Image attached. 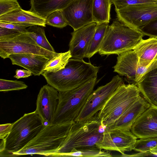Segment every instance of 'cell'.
<instances>
[{
	"label": "cell",
	"mask_w": 157,
	"mask_h": 157,
	"mask_svg": "<svg viewBox=\"0 0 157 157\" xmlns=\"http://www.w3.org/2000/svg\"><path fill=\"white\" fill-rule=\"evenodd\" d=\"M74 0H30L29 10L46 19L52 12L62 10Z\"/></svg>",
	"instance_id": "22"
},
{
	"label": "cell",
	"mask_w": 157,
	"mask_h": 157,
	"mask_svg": "<svg viewBox=\"0 0 157 157\" xmlns=\"http://www.w3.org/2000/svg\"><path fill=\"white\" fill-rule=\"evenodd\" d=\"M112 157L109 151L101 150L98 147L72 150L69 153L61 154L57 157Z\"/></svg>",
	"instance_id": "27"
},
{
	"label": "cell",
	"mask_w": 157,
	"mask_h": 157,
	"mask_svg": "<svg viewBox=\"0 0 157 157\" xmlns=\"http://www.w3.org/2000/svg\"><path fill=\"white\" fill-rule=\"evenodd\" d=\"M157 146V137L137 140L133 150L138 152L151 151Z\"/></svg>",
	"instance_id": "29"
},
{
	"label": "cell",
	"mask_w": 157,
	"mask_h": 157,
	"mask_svg": "<svg viewBox=\"0 0 157 157\" xmlns=\"http://www.w3.org/2000/svg\"><path fill=\"white\" fill-rule=\"evenodd\" d=\"M96 26L93 22L71 33L69 46L72 58L82 59L86 57Z\"/></svg>",
	"instance_id": "15"
},
{
	"label": "cell",
	"mask_w": 157,
	"mask_h": 157,
	"mask_svg": "<svg viewBox=\"0 0 157 157\" xmlns=\"http://www.w3.org/2000/svg\"><path fill=\"white\" fill-rule=\"evenodd\" d=\"M136 85L145 99L157 106V68L146 73Z\"/></svg>",
	"instance_id": "21"
},
{
	"label": "cell",
	"mask_w": 157,
	"mask_h": 157,
	"mask_svg": "<svg viewBox=\"0 0 157 157\" xmlns=\"http://www.w3.org/2000/svg\"><path fill=\"white\" fill-rule=\"evenodd\" d=\"M37 25L31 26L27 29L26 33L39 45L48 51L55 52L53 48L47 40L44 28Z\"/></svg>",
	"instance_id": "26"
},
{
	"label": "cell",
	"mask_w": 157,
	"mask_h": 157,
	"mask_svg": "<svg viewBox=\"0 0 157 157\" xmlns=\"http://www.w3.org/2000/svg\"><path fill=\"white\" fill-rule=\"evenodd\" d=\"M46 24L54 27L62 28L68 25L62 10L55 11L46 18Z\"/></svg>",
	"instance_id": "28"
},
{
	"label": "cell",
	"mask_w": 157,
	"mask_h": 157,
	"mask_svg": "<svg viewBox=\"0 0 157 157\" xmlns=\"http://www.w3.org/2000/svg\"><path fill=\"white\" fill-rule=\"evenodd\" d=\"M12 123H6L0 125V139H5L10 133Z\"/></svg>",
	"instance_id": "36"
},
{
	"label": "cell",
	"mask_w": 157,
	"mask_h": 157,
	"mask_svg": "<svg viewBox=\"0 0 157 157\" xmlns=\"http://www.w3.org/2000/svg\"><path fill=\"white\" fill-rule=\"evenodd\" d=\"M109 23L96 24L95 33L90 43L85 57L90 58L98 52L106 34Z\"/></svg>",
	"instance_id": "24"
},
{
	"label": "cell",
	"mask_w": 157,
	"mask_h": 157,
	"mask_svg": "<svg viewBox=\"0 0 157 157\" xmlns=\"http://www.w3.org/2000/svg\"><path fill=\"white\" fill-rule=\"evenodd\" d=\"M111 0H93V22L96 24L109 22Z\"/></svg>",
	"instance_id": "23"
},
{
	"label": "cell",
	"mask_w": 157,
	"mask_h": 157,
	"mask_svg": "<svg viewBox=\"0 0 157 157\" xmlns=\"http://www.w3.org/2000/svg\"><path fill=\"white\" fill-rule=\"evenodd\" d=\"M12 64L21 66L30 71L35 76H40L46 63L47 57L31 54H12L8 56Z\"/></svg>",
	"instance_id": "18"
},
{
	"label": "cell",
	"mask_w": 157,
	"mask_h": 157,
	"mask_svg": "<svg viewBox=\"0 0 157 157\" xmlns=\"http://www.w3.org/2000/svg\"><path fill=\"white\" fill-rule=\"evenodd\" d=\"M106 128L101 123L98 113L86 121L75 122L63 144L52 156L57 157L74 149L99 148Z\"/></svg>",
	"instance_id": "1"
},
{
	"label": "cell",
	"mask_w": 157,
	"mask_h": 157,
	"mask_svg": "<svg viewBox=\"0 0 157 157\" xmlns=\"http://www.w3.org/2000/svg\"><path fill=\"white\" fill-rule=\"evenodd\" d=\"M45 125L35 111L25 114L12 123L11 131L5 139L6 147L3 152H6V156H12L13 153L23 148Z\"/></svg>",
	"instance_id": "6"
},
{
	"label": "cell",
	"mask_w": 157,
	"mask_h": 157,
	"mask_svg": "<svg viewBox=\"0 0 157 157\" xmlns=\"http://www.w3.org/2000/svg\"><path fill=\"white\" fill-rule=\"evenodd\" d=\"M21 8L17 0H0V16Z\"/></svg>",
	"instance_id": "31"
},
{
	"label": "cell",
	"mask_w": 157,
	"mask_h": 157,
	"mask_svg": "<svg viewBox=\"0 0 157 157\" xmlns=\"http://www.w3.org/2000/svg\"><path fill=\"white\" fill-rule=\"evenodd\" d=\"M99 68L83 59L70 58L65 68L55 72L43 71L48 84L59 92L75 89L97 78Z\"/></svg>",
	"instance_id": "2"
},
{
	"label": "cell",
	"mask_w": 157,
	"mask_h": 157,
	"mask_svg": "<svg viewBox=\"0 0 157 157\" xmlns=\"http://www.w3.org/2000/svg\"><path fill=\"white\" fill-rule=\"evenodd\" d=\"M71 58L72 56L69 50L66 52L58 53L46 63L43 71L56 72L64 68Z\"/></svg>",
	"instance_id": "25"
},
{
	"label": "cell",
	"mask_w": 157,
	"mask_h": 157,
	"mask_svg": "<svg viewBox=\"0 0 157 157\" xmlns=\"http://www.w3.org/2000/svg\"><path fill=\"white\" fill-rule=\"evenodd\" d=\"M115 9H120L130 5L140 4L156 3L157 0H111Z\"/></svg>",
	"instance_id": "32"
},
{
	"label": "cell",
	"mask_w": 157,
	"mask_h": 157,
	"mask_svg": "<svg viewBox=\"0 0 157 157\" xmlns=\"http://www.w3.org/2000/svg\"><path fill=\"white\" fill-rule=\"evenodd\" d=\"M137 85L123 83L115 90L98 113L102 124L106 127L113 124L140 95Z\"/></svg>",
	"instance_id": "7"
},
{
	"label": "cell",
	"mask_w": 157,
	"mask_h": 157,
	"mask_svg": "<svg viewBox=\"0 0 157 157\" xmlns=\"http://www.w3.org/2000/svg\"><path fill=\"white\" fill-rule=\"evenodd\" d=\"M144 36L139 29L130 27L117 19L109 26L98 52L101 55H118L133 50Z\"/></svg>",
	"instance_id": "5"
},
{
	"label": "cell",
	"mask_w": 157,
	"mask_h": 157,
	"mask_svg": "<svg viewBox=\"0 0 157 157\" xmlns=\"http://www.w3.org/2000/svg\"><path fill=\"white\" fill-rule=\"evenodd\" d=\"M97 78L72 90L59 92V101L52 124L73 123L93 91Z\"/></svg>",
	"instance_id": "3"
},
{
	"label": "cell",
	"mask_w": 157,
	"mask_h": 157,
	"mask_svg": "<svg viewBox=\"0 0 157 157\" xmlns=\"http://www.w3.org/2000/svg\"><path fill=\"white\" fill-rule=\"evenodd\" d=\"M16 54H31L45 56L50 59L56 55L39 45L26 33H21L10 38L0 39V56L4 59Z\"/></svg>",
	"instance_id": "8"
},
{
	"label": "cell",
	"mask_w": 157,
	"mask_h": 157,
	"mask_svg": "<svg viewBox=\"0 0 157 157\" xmlns=\"http://www.w3.org/2000/svg\"><path fill=\"white\" fill-rule=\"evenodd\" d=\"M123 83L122 78L117 75L109 82L93 91L75 121H86L92 117L101 109L115 90Z\"/></svg>",
	"instance_id": "9"
},
{
	"label": "cell",
	"mask_w": 157,
	"mask_h": 157,
	"mask_svg": "<svg viewBox=\"0 0 157 157\" xmlns=\"http://www.w3.org/2000/svg\"><path fill=\"white\" fill-rule=\"evenodd\" d=\"M115 10L119 20L138 29L157 18V3L130 5Z\"/></svg>",
	"instance_id": "10"
},
{
	"label": "cell",
	"mask_w": 157,
	"mask_h": 157,
	"mask_svg": "<svg viewBox=\"0 0 157 157\" xmlns=\"http://www.w3.org/2000/svg\"><path fill=\"white\" fill-rule=\"evenodd\" d=\"M92 3L93 0H74L62 10L74 31L94 22Z\"/></svg>",
	"instance_id": "12"
},
{
	"label": "cell",
	"mask_w": 157,
	"mask_h": 157,
	"mask_svg": "<svg viewBox=\"0 0 157 157\" xmlns=\"http://www.w3.org/2000/svg\"><path fill=\"white\" fill-rule=\"evenodd\" d=\"M153 155H157V146L151 150Z\"/></svg>",
	"instance_id": "40"
},
{
	"label": "cell",
	"mask_w": 157,
	"mask_h": 157,
	"mask_svg": "<svg viewBox=\"0 0 157 157\" xmlns=\"http://www.w3.org/2000/svg\"><path fill=\"white\" fill-rule=\"evenodd\" d=\"M116 65L113 67L114 72L136 84L148 71L157 68V59L150 65H140L136 53L131 50L118 55Z\"/></svg>",
	"instance_id": "11"
},
{
	"label": "cell",
	"mask_w": 157,
	"mask_h": 157,
	"mask_svg": "<svg viewBox=\"0 0 157 157\" xmlns=\"http://www.w3.org/2000/svg\"><path fill=\"white\" fill-rule=\"evenodd\" d=\"M153 154L151 151L143 152H138L137 153L131 155H126L124 153L122 154V156L123 157H140L150 155Z\"/></svg>",
	"instance_id": "38"
},
{
	"label": "cell",
	"mask_w": 157,
	"mask_h": 157,
	"mask_svg": "<svg viewBox=\"0 0 157 157\" xmlns=\"http://www.w3.org/2000/svg\"><path fill=\"white\" fill-rule=\"evenodd\" d=\"M131 131L137 139L157 137V106L151 104L135 121Z\"/></svg>",
	"instance_id": "16"
},
{
	"label": "cell",
	"mask_w": 157,
	"mask_h": 157,
	"mask_svg": "<svg viewBox=\"0 0 157 157\" xmlns=\"http://www.w3.org/2000/svg\"><path fill=\"white\" fill-rule=\"evenodd\" d=\"M21 33L17 31L0 27V39H5L13 37Z\"/></svg>",
	"instance_id": "34"
},
{
	"label": "cell",
	"mask_w": 157,
	"mask_h": 157,
	"mask_svg": "<svg viewBox=\"0 0 157 157\" xmlns=\"http://www.w3.org/2000/svg\"><path fill=\"white\" fill-rule=\"evenodd\" d=\"M6 140L5 139H0V154L3 152L5 149Z\"/></svg>",
	"instance_id": "39"
},
{
	"label": "cell",
	"mask_w": 157,
	"mask_h": 157,
	"mask_svg": "<svg viewBox=\"0 0 157 157\" xmlns=\"http://www.w3.org/2000/svg\"><path fill=\"white\" fill-rule=\"evenodd\" d=\"M133 50L137 55L140 65L147 66L151 65L157 59V38L143 39Z\"/></svg>",
	"instance_id": "20"
},
{
	"label": "cell",
	"mask_w": 157,
	"mask_h": 157,
	"mask_svg": "<svg viewBox=\"0 0 157 157\" xmlns=\"http://www.w3.org/2000/svg\"><path fill=\"white\" fill-rule=\"evenodd\" d=\"M137 139L131 131L109 130L106 128L99 148L117 151L123 154L133 150Z\"/></svg>",
	"instance_id": "14"
},
{
	"label": "cell",
	"mask_w": 157,
	"mask_h": 157,
	"mask_svg": "<svg viewBox=\"0 0 157 157\" xmlns=\"http://www.w3.org/2000/svg\"><path fill=\"white\" fill-rule=\"evenodd\" d=\"M73 123L45 125L35 137L12 156L36 154L52 156L63 144Z\"/></svg>",
	"instance_id": "4"
},
{
	"label": "cell",
	"mask_w": 157,
	"mask_h": 157,
	"mask_svg": "<svg viewBox=\"0 0 157 157\" xmlns=\"http://www.w3.org/2000/svg\"><path fill=\"white\" fill-rule=\"evenodd\" d=\"M59 91L48 84L40 89L35 111L45 125L52 124L59 101Z\"/></svg>",
	"instance_id": "13"
},
{
	"label": "cell",
	"mask_w": 157,
	"mask_h": 157,
	"mask_svg": "<svg viewBox=\"0 0 157 157\" xmlns=\"http://www.w3.org/2000/svg\"><path fill=\"white\" fill-rule=\"evenodd\" d=\"M150 105L140 95L113 124L107 128L109 130L131 131L135 121Z\"/></svg>",
	"instance_id": "17"
},
{
	"label": "cell",
	"mask_w": 157,
	"mask_h": 157,
	"mask_svg": "<svg viewBox=\"0 0 157 157\" xmlns=\"http://www.w3.org/2000/svg\"><path fill=\"white\" fill-rule=\"evenodd\" d=\"M0 21L14 23L25 27L34 25L46 26V19L30 10L21 8L0 16Z\"/></svg>",
	"instance_id": "19"
},
{
	"label": "cell",
	"mask_w": 157,
	"mask_h": 157,
	"mask_svg": "<svg viewBox=\"0 0 157 157\" xmlns=\"http://www.w3.org/2000/svg\"><path fill=\"white\" fill-rule=\"evenodd\" d=\"M31 72L28 70L17 69L16 71V75L14 77L19 79L21 78H27L32 75Z\"/></svg>",
	"instance_id": "37"
},
{
	"label": "cell",
	"mask_w": 157,
	"mask_h": 157,
	"mask_svg": "<svg viewBox=\"0 0 157 157\" xmlns=\"http://www.w3.org/2000/svg\"><path fill=\"white\" fill-rule=\"evenodd\" d=\"M139 30L144 35L157 38V18L144 25Z\"/></svg>",
	"instance_id": "33"
},
{
	"label": "cell",
	"mask_w": 157,
	"mask_h": 157,
	"mask_svg": "<svg viewBox=\"0 0 157 157\" xmlns=\"http://www.w3.org/2000/svg\"><path fill=\"white\" fill-rule=\"evenodd\" d=\"M27 87L28 86L22 81L0 79V91L19 90L26 89Z\"/></svg>",
	"instance_id": "30"
},
{
	"label": "cell",
	"mask_w": 157,
	"mask_h": 157,
	"mask_svg": "<svg viewBox=\"0 0 157 157\" xmlns=\"http://www.w3.org/2000/svg\"><path fill=\"white\" fill-rule=\"evenodd\" d=\"M0 27L13 29L21 33H26V27L14 23H7L0 21Z\"/></svg>",
	"instance_id": "35"
}]
</instances>
